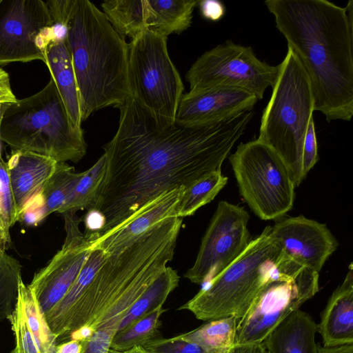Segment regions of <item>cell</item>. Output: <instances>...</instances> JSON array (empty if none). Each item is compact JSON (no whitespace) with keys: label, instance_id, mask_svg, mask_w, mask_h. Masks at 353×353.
I'll list each match as a JSON object with an SVG mask.
<instances>
[{"label":"cell","instance_id":"19","mask_svg":"<svg viewBox=\"0 0 353 353\" xmlns=\"http://www.w3.org/2000/svg\"><path fill=\"white\" fill-rule=\"evenodd\" d=\"M46 65L73 125L81 128L80 97L66 39L53 37L45 50Z\"/></svg>","mask_w":353,"mask_h":353},{"label":"cell","instance_id":"12","mask_svg":"<svg viewBox=\"0 0 353 353\" xmlns=\"http://www.w3.org/2000/svg\"><path fill=\"white\" fill-rule=\"evenodd\" d=\"M245 209L225 201L219 203L194 265L184 274L201 285L217 276L231 265L251 242Z\"/></svg>","mask_w":353,"mask_h":353},{"label":"cell","instance_id":"40","mask_svg":"<svg viewBox=\"0 0 353 353\" xmlns=\"http://www.w3.org/2000/svg\"><path fill=\"white\" fill-rule=\"evenodd\" d=\"M226 353H267L263 343L234 344Z\"/></svg>","mask_w":353,"mask_h":353},{"label":"cell","instance_id":"16","mask_svg":"<svg viewBox=\"0 0 353 353\" xmlns=\"http://www.w3.org/2000/svg\"><path fill=\"white\" fill-rule=\"evenodd\" d=\"M181 187L161 194L137 211L127 221L92 242L91 250L117 255L168 218L177 216L185 191Z\"/></svg>","mask_w":353,"mask_h":353},{"label":"cell","instance_id":"4","mask_svg":"<svg viewBox=\"0 0 353 353\" xmlns=\"http://www.w3.org/2000/svg\"><path fill=\"white\" fill-rule=\"evenodd\" d=\"M0 141L58 163H78L86 154L83 130L73 125L52 78L38 92L2 105Z\"/></svg>","mask_w":353,"mask_h":353},{"label":"cell","instance_id":"31","mask_svg":"<svg viewBox=\"0 0 353 353\" xmlns=\"http://www.w3.org/2000/svg\"><path fill=\"white\" fill-rule=\"evenodd\" d=\"M21 277L19 261L6 251H0V321L12 316L18 300Z\"/></svg>","mask_w":353,"mask_h":353},{"label":"cell","instance_id":"13","mask_svg":"<svg viewBox=\"0 0 353 353\" xmlns=\"http://www.w3.org/2000/svg\"><path fill=\"white\" fill-rule=\"evenodd\" d=\"M61 215L66 232L64 243L28 285L44 315L63 298L92 252V242L79 230L81 219L74 212H64Z\"/></svg>","mask_w":353,"mask_h":353},{"label":"cell","instance_id":"45","mask_svg":"<svg viewBox=\"0 0 353 353\" xmlns=\"http://www.w3.org/2000/svg\"><path fill=\"white\" fill-rule=\"evenodd\" d=\"M9 353H17V352L14 349H13Z\"/></svg>","mask_w":353,"mask_h":353},{"label":"cell","instance_id":"39","mask_svg":"<svg viewBox=\"0 0 353 353\" xmlns=\"http://www.w3.org/2000/svg\"><path fill=\"white\" fill-rule=\"evenodd\" d=\"M17 100L11 88L9 74L0 68V105L12 103Z\"/></svg>","mask_w":353,"mask_h":353},{"label":"cell","instance_id":"33","mask_svg":"<svg viewBox=\"0 0 353 353\" xmlns=\"http://www.w3.org/2000/svg\"><path fill=\"white\" fill-rule=\"evenodd\" d=\"M14 336V350L17 353H40L35 340L28 325L26 318L19 300L14 311L9 319Z\"/></svg>","mask_w":353,"mask_h":353},{"label":"cell","instance_id":"44","mask_svg":"<svg viewBox=\"0 0 353 353\" xmlns=\"http://www.w3.org/2000/svg\"><path fill=\"white\" fill-rule=\"evenodd\" d=\"M108 353H149L143 346H137L125 352H117L110 349Z\"/></svg>","mask_w":353,"mask_h":353},{"label":"cell","instance_id":"36","mask_svg":"<svg viewBox=\"0 0 353 353\" xmlns=\"http://www.w3.org/2000/svg\"><path fill=\"white\" fill-rule=\"evenodd\" d=\"M116 333L117 330L112 327L104 326L98 328L89 340L81 341V353H108Z\"/></svg>","mask_w":353,"mask_h":353},{"label":"cell","instance_id":"2","mask_svg":"<svg viewBox=\"0 0 353 353\" xmlns=\"http://www.w3.org/2000/svg\"><path fill=\"white\" fill-rule=\"evenodd\" d=\"M265 4L288 47L307 73L314 111L327 122L353 115V1L268 0Z\"/></svg>","mask_w":353,"mask_h":353},{"label":"cell","instance_id":"32","mask_svg":"<svg viewBox=\"0 0 353 353\" xmlns=\"http://www.w3.org/2000/svg\"><path fill=\"white\" fill-rule=\"evenodd\" d=\"M19 221L16 205L10 184L7 163L0 151V251L10 248V228Z\"/></svg>","mask_w":353,"mask_h":353},{"label":"cell","instance_id":"1","mask_svg":"<svg viewBox=\"0 0 353 353\" xmlns=\"http://www.w3.org/2000/svg\"><path fill=\"white\" fill-rule=\"evenodd\" d=\"M118 108V129L103 146L106 170L94 209L104 215L105 223L97 239L161 194L221 171L254 114L246 111L208 124L160 130L132 97Z\"/></svg>","mask_w":353,"mask_h":353},{"label":"cell","instance_id":"47","mask_svg":"<svg viewBox=\"0 0 353 353\" xmlns=\"http://www.w3.org/2000/svg\"><path fill=\"white\" fill-rule=\"evenodd\" d=\"M267 353H268V351H267Z\"/></svg>","mask_w":353,"mask_h":353},{"label":"cell","instance_id":"18","mask_svg":"<svg viewBox=\"0 0 353 353\" xmlns=\"http://www.w3.org/2000/svg\"><path fill=\"white\" fill-rule=\"evenodd\" d=\"M323 346L339 347L353 344L352 263L343 283L330 297L317 324Z\"/></svg>","mask_w":353,"mask_h":353},{"label":"cell","instance_id":"38","mask_svg":"<svg viewBox=\"0 0 353 353\" xmlns=\"http://www.w3.org/2000/svg\"><path fill=\"white\" fill-rule=\"evenodd\" d=\"M197 6L199 7L201 16L211 21L221 20L226 13L225 5L218 0L199 1Z\"/></svg>","mask_w":353,"mask_h":353},{"label":"cell","instance_id":"34","mask_svg":"<svg viewBox=\"0 0 353 353\" xmlns=\"http://www.w3.org/2000/svg\"><path fill=\"white\" fill-rule=\"evenodd\" d=\"M143 347L149 353H209L198 344L181 338H156Z\"/></svg>","mask_w":353,"mask_h":353},{"label":"cell","instance_id":"26","mask_svg":"<svg viewBox=\"0 0 353 353\" xmlns=\"http://www.w3.org/2000/svg\"><path fill=\"white\" fill-rule=\"evenodd\" d=\"M81 172L66 163H58L57 168L38 194L42 202L44 217L58 212L72 196Z\"/></svg>","mask_w":353,"mask_h":353},{"label":"cell","instance_id":"14","mask_svg":"<svg viewBox=\"0 0 353 353\" xmlns=\"http://www.w3.org/2000/svg\"><path fill=\"white\" fill-rule=\"evenodd\" d=\"M270 235L288 256L319 273L338 247L325 224L303 215L276 222Z\"/></svg>","mask_w":353,"mask_h":353},{"label":"cell","instance_id":"3","mask_svg":"<svg viewBox=\"0 0 353 353\" xmlns=\"http://www.w3.org/2000/svg\"><path fill=\"white\" fill-rule=\"evenodd\" d=\"M66 43L80 97L82 121L100 109L119 108L130 97L128 43L104 13L88 0H76Z\"/></svg>","mask_w":353,"mask_h":353},{"label":"cell","instance_id":"23","mask_svg":"<svg viewBox=\"0 0 353 353\" xmlns=\"http://www.w3.org/2000/svg\"><path fill=\"white\" fill-rule=\"evenodd\" d=\"M179 279L177 272L167 266L131 306L121 319L117 332L163 306L169 294L178 286Z\"/></svg>","mask_w":353,"mask_h":353},{"label":"cell","instance_id":"7","mask_svg":"<svg viewBox=\"0 0 353 353\" xmlns=\"http://www.w3.org/2000/svg\"><path fill=\"white\" fill-rule=\"evenodd\" d=\"M168 37L150 29L128 43V76L130 97L160 130L175 125L184 86L172 62Z\"/></svg>","mask_w":353,"mask_h":353},{"label":"cell","instance_id":"41","mask_svg":"<svg viewBox=\"0 0 353 353\" xmlns=\"http://www.w3.org/2000/svg\"><path fill=\"white\" fill-rule=\"evenodd\" d=\"M94 332L95 331L90 326L83 325L72 332L69 334V339L78 341H85L89 340Z\"/></svg>","mask_w":353,"mask_h":353},{"label":"cell","instance_id":"10","mask_svg":"<svg viewBox=\"0 0 353 353\" xmlns=\"http://www.w3.org/2000/svg\"><path fill=\"white\" fill-rule=\"evenodd\" d=\"M278 70V65L259 60L250 46L228 40L200 56L185 79L190 92L228 86L247 90L261 100L266 89L273 87Z\"/></svg>","mask_w":353,"mask_h":353},{"label":"cell","instance_id":"27","mask_svg":"<svg viewBox=\"0 0 353 353\" xmlns=\"http://www.w3.org/2000/svg\"><path fill=\"white\" fill-rule=\"evenodd\" d=\"M105 170L106 157L103 154L90 168L81 172L72 196L57 212L61 214L94 209Z\"/></svg>","mask_w":353,"mask_h":353},{"label":"cell","instance_id":"37","mask_svg":"<svg viewBox=\"0 0 353 353\" xmlns=\"http://www.w3.org/2000/svg\"><path fill=\"white\" fill-rule=\"evenodd\" d=\"M83 221L85 226L84 236L92 242L98 238V235L105 226V216L100 211L92 209L88 211Z\"/></svg>","mask_w":353,"mask_h":353},{"label":"cell","instance_id":"25","mask_svg":"<svg viewBox=\"0 0 353 353\" xmlns=\"http://www.w3.org/2000/svg\"><path fill=\"white\" fill-rule=\"evenodd\" d=\"M237 321L234 316L210 321L179 336L198 344L209 353H226L235 343Z\"/></svg>","mask_w":353,"mask_h":353},{"label":"cell","instance_id":"22","mask_svg":"<svg viewBox=\"0 0 353 353\" xmlns=\"http://www.w3.org/2000/svg\"><path fill=\"white\" fill-rule=\"evenodd\" d=\"M108 256L109 255L101 250H92L78 276L68 292L63 298L45 315L48 326L56 339L68 316Z\"/></svg>","mask_w":353,"mask_h":353},{"label":"cell","instance_id":"28","mask_svg":"<svg viewBox=\"0 0 353 353\" xmlns=\"http://www.w3.org/2000/svg\"><path fill=\"white\" fill-rule=\"evenodd\" d=\"M18 300L40 353H56L57 340L49 327L34 294L22 279L19 285Z\"/></svg>","mask_w":353,"mask_h":353},{"label":"cell","instance_id":"17","mask_svg":"<svg viewBox=\"0 0 353 353\" xmlns=\"http://www.w3.org/2000/svg\"><path fill=\"white\" fill-rule=\"evenodd\" d=\"M7 163L9 181L19 216L54 172L58 162L27 151H11Z\"/></svg>","mask_w":353,"mask_h":353},{"label":"cell","instance_id":"43","mask_svg":"<svg viewBox=\"0 0 353 353\" xmlns=\"http://www.w3.org/2000/svg\"><path fill=\"white\" fill-rule=\"evenodd\" d=\"M316 353H353V344L334 347L317 345Z\"/></svg>","mask_w":353,"mask_h":353},{"label":"cell","instance_id":"5","mask_svg":"<svg viewBox=\"0 0 353 353\" xmlns=\"http://www.w3.org/2000/svg\"><path fill=\"white\" fill-rule=\"evenodd\" d=\"M278 68L272 96L263 111L258 139L283 159L296 187L305 179L303 145L313 118L314 100L309 76L290 48Z\"/></svg>","mask_w":353,"mask_h":353},{"label":"cell","instance_id":"21","mask_svg":"<svg viewBox=\"0 0 353 353\" xmlns=\"http://www.w3.org/2000/svg\"><path fill=\"white\" fill-rule=\"evenodd\" d=\"M196 0H146L148 29L168 37L181 34L192 23Z\"/></svg>","mask_w":353,"mask_h":353},{"label":"cell","instance_id":"11","mask_svg":"<svg viewBox=\"0 0 353 353\" xmlns=\"http://www.w3.org/2000/svg\"><path fill=\"white\" fill-rule=\"evenodd\" d=\"M46 1L0 0V66L40 60L54 37Z\"/></svg>","mask_w":353,"mask_h":353},{"label":"cell","instance_id":"30","mask_svg":"<svg viewBox=\"0 0 353 353\" xmlns=\"http://www.w3.org/2000/svg\"><path fill=\"white\" fill-rule=\"evenodd\" d=\"M165 312L159 307L148 315L139 319L128 327L117 332L112 338L110 349L125 352L137 346H143L157 337L161 322L160 317Z\"/></svg>","mask_w":353,"mask_h":353},{"label":"cell","instance_id":"9","mask_svg":"<svg viewBox=\"0 0 353 353\" xmlns=\"http://www.w3.org/2000/svg\"><path fill=\"white\" fill-rule=\"evenodd\" d=\"M229 160L239 192L262 220L284 216L293 206L295 186L279 155L258 139L241 143Z\"/></svg>","mask_w":353,"mask_h":353},{"label":"cell","instance_id":"20","mask_svg":"<svg viewBox=\"0 0 353 353\" xmlns=\"http://www.w3.org/2000/svg\"><path fill=\"white\" fill-rule=\"evenodd\" d=\"M317 324L297 310L285 319L263 341L268 353H316Z\"/></svg>","mask_w":353,"mask_h":353},{"label":"cell","instance_id":"46","mask_svg":"<svg viewBox=\"0 0 353 353\" xmlns=\"http://www.w3.org/2000/svg\"><path fill=\"white\" fill-rule=\"evenodd\" d=\"M2 105H0V115H1V110H2Z\"/></svg>","mask_w":353,"mask_h":353},{"label":"cell","instance_id":"42","mask_svg":"<svg viewBox=\"0 0 353 353\" xmlns=\"http://www.w3.org/2000/svg\"><path fill=\"white\" fill-rule=\"evenodd\" d=\"M82 350L81 341L70 340L57 345L56 353H81Z\"/></svg>","mask_w":353,"mask_h":353},{"label":"cell","instance_id":"24","mask_svg":"<svg viewBox=\"0 0 353 353\" xmlns=\"http://www.w3.org/2000/svg\"><path fill=\"white\" fill-rule=\"evenodd\" d=\"M101 7L113 29L123 39L132 40L148 29L146 0H109Z\"/></svg>","mask_w":353,"mask_h":353},{"label":"cell","instance_id":"8","mask_svg":"<svg viewBox=\"0 0 353 353\" xmlns=\"http://www.w3.org/2000/svg\"><path fill=\"white\" fill-rule=\"evenodd\" d=\"M319 273L283 252L270 279L237 321L234 344L262 343L285 319L319 290Z\"/></svg>","mask_w":353,"mask_h":353},{"label":"cell","instance_id":"15","mask_svg":"<svg viewBox=\"0 0 353 353\" xmlns=\"http://www.w3.org/2000/svg\"><path fill=\"white\" fill-rule=\"evenodd\" d=\"M258 101L247 90L228 86L189 92L180 100L175 125L196 126L215 122L252 110Z\"/></svg>","mask_w":353,"mask_h":353},{"label":"cell","instance_id":"6","mask_svg":"<svg viewBox=\"0 0 353 353\" xmlns=\"http://www.w3.org/2000/svg\"><path fill=\"white\" fill-rule=\"evenodd\" d=\"M270 228L267 226L231 265L178 310L206 321L241 319L272 277L283 254Z\"/></svg>","mask_w":353,"mask_h":353},{"label":"cell","instance_id":"35","mask_svg":"<svg viewBox=\"0 0 353 353\" xmlns=\"http://www.w3.org/2000/svg\"><path fill=\"white\" fill-rule=\"evenodd\" d=\"M319 159L314 121L312 118L308 124L303 145L302 169L304 178L315 165Z\"/></svg>","mask_w":353,"mask_h":353},{"label":"cell","instance_id":"29","mask_svg":"<svg viewBox=\"0 0 353 353\" xmlns=\"http://www.w3.org/2000/svg\"><path fill=\"white\" fill-rule=\"evenodd\" d=\"M228 177L221 171L211 172L193 183L185 189L177 210V217L194 214L204 205L211 202L224 188Z\"/></svg>","mask_w":353,"mask_h":353}]
</instances>
